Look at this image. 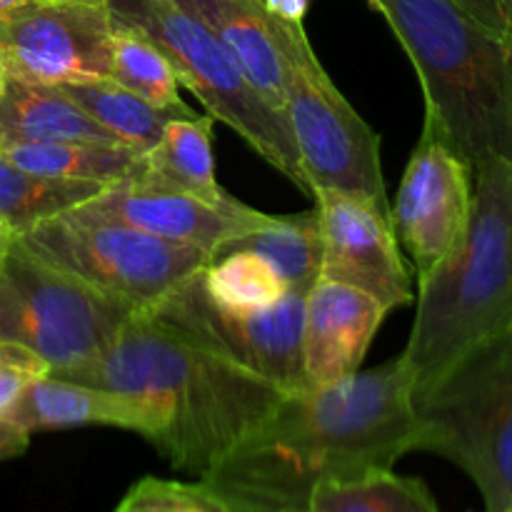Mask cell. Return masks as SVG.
Listing matches in <instances>:
<instances>
[{
    "mask_svg": "<svg viewBox=\"0 0 512 512\" xmlns=\"http://www.w3.org/2000/svg\"><path fill=\"white\" fill-rule=\"evenodd\" d=\"M415 380L403 353L293 390L203 478L235 512H290L325 480L393 470L413 453Z\"/></svg>",
    "mask_w": 512,
    "mask_h": 512,
    "instance_id": "obj_1",
    "label": "cell"
},
{
    "mask_svg": "<svg viewBox=\"0 0 512 512\" xmlns=\"http://www.w3.org/2000/svg\"><path fill=\"white\" fill-rule=\"evenodd\" d=\"M55 378L118 390L160 405L158 453L203 480L288 395L270 380L188 343L145 313L125 320L90 363Z\"/></svg>",
    "mask_w": 512,
    "mask_h": 512,
    "instance_id": "obj_2",
    "label": "cell"
},
{
    "mask_svg": "<svg viewBox=\"0 0 512 512\" xmlns=\"http://www.w3.org/2000/svg\"><path fill=\"white\" fill-rule=\"evenodd\" d=\"M408 53L425 95V120L473 168L512 163V45L453 0H368Z\"/></svg>",
    "mask_w": 512,
    "mask_h": 512,
    "instance_id": "obj_3",
    "label": "cell"
},
{
    "mask_svg": "<svg viewBox=\"0 0 512 512\" xmlns=\"http://www.w3.org/2000/svg\"><path fill=\"white\" fill-rule=\"evenodd\" d=\"M418 310L403 358L415 388L512 328V163L473 165V215L463 245L418 283Z\"/></svg>",
    "mask_w": 512,
    "mask_h": 512,
    "instance_id": "obj_4",
    "label": "cell"
},
{
    "mask_svg": "<svg viewBox=\"0 0 512 512\" xmlns=\"http://www.w3.org/2000/svg\"><path fill=\"white\" fill-rule=\"evenodd\" d=\"M413 450L458 465L485 512L512 503V328L413 390Z\"/></svg>",
    "mask_w": 512,
    "mask_h": 512,
    "instance_id": "obj_5",
    "label": "cell"
},
{
    "mask_svg": "<svg viewBox=\"0 0 512 512\" xmlns=\"http://www.w3.org/2000/svg\"><path fill=\"white\" fill-rule=\"evenodd\" d=\"M268 20L283 63L285 120L313 198L315 190H338L390 213L380 168V135L325 73L303 20L280 18L270 10Z\"/></svg>",
    "mask_w": 512,
    "mask_h": 512,
    "instance_id": "obj_6",
    "label": "cell"
},
{
    "mask_svg": "<svg viewBox=\"0 0 512 512\" xmlns=\"http://www.w3.org/2000/svg\"><path fill=\"white\" fill-rule=\"evenodd\" d=\"M110 13L143 30L173 63L180 85L193 90L208 115L233 128L265 163L313 198L288 123L255 90L223 43L175 0H108Z\"/></svg>",
    "mask_w": 512,
    "mask_h": 512,
    "instance_id": "obj_7",
    "label": "cell"
},
{
    "mask_svg": "<svg viewBox=\"0 0 512 512\" xmlns=\"http://www.w3.org/2000/svg\"><path fill=\"white\" fill-rule=\"evenodd\" d=\"M20 243L130 313H148L183 280L210 263L193 245L93 213L85 205L43 220Z\"/></svg>",
    "mask_w": 512,
    "mask_h": 512,
    "instance_id": "obj_8",
    "label": "cell"
},
{
    "mask_svg": "<svg viewBox=\"0 0 512 512\" xmlns=\"http://www.w3.org/2000/svg\"><path fill=\"white\" fill-rule=\"evenodd\" d=\"M128 308L10 240L0 255V343L20 345L65 375L98 358L118 335Z\"/></svg>",
    "mask_w": 512,
    "mask_h": 512,
    "instance_id": "obj_9",
    "label": "cell"
},
{
    "mask_svg": "<svg viewBox=\"0 0 512 512\" xmlns=\"http://www.w3.org/2000/svg\"><path fill=\"white\" fill-rule=\"evenodd\" d=\"M200 270L145 315L188 343L288 393L308 388L303 373V313L308 293L288 290L268 308H233L208 293Z\"/></svg>",
    "mask_w": 512,
    "mask_h": 512,
    "instance_id": "obj_10",
    "label": "cell"
},
{
    "mask_svg": "<svg viewBox=\"0 0 512 512\" xmlns=\"http://www.w3.org/2000/svg\"><path fill=\"white\" fill-rule=\"evenodd\" d=\"M108 0H23L0 13V75L33 85L110 78Z\"/></svg>",
    "mask_w": 512,
    "mask_h": 512,
    "instance_id": "obj_11",
    "label": "cell"
},
{
    "mask_svg": "<svg viewBox=\"0 0 512 512\" xmlns=\"http://www.w3.org/2000/svg\"><path fill=\"white\" fill-rule=\"evenodd\" d=\"M473 215V168L425 120L390 205L395 238L423 283L463 245Z\"/></svg>",
    "mask_w": 512,
    "mask_h": 512,
    "instance_id": "obj_12",
    "label": "cell"
},
{
    "mask_svg": "<svg viewBox=\"0 0 512 512\" xmlns=\"http://www.w3.org/2000/svg\"><path fill=\"white\" fill-rule=\"evenodd\" d=\"M313 200L323 233L320 278L363 290L388 313L413 303V275L403 260L390 213L338 190H315Z\"/></svg>",
    "mask_w": 512,
    "mask_h": 512,
    "instance_id": "obj_13",
    "label": "cell"
},
{
    "mask_svg": "<svg viewBox=\"0 0 512 512\" xmlns=\"http://www.w3.org/2000/svg\"><path fill=\"white\" fill-rule=\"evenodd\" d=\"M85 208L170 243L193 245L208 258L230 240L273 220V215L250 208L233 195L225 200H205L143 178L108 185L98 198L85 203Z\"/></svg>",
    "mask_w": 512,
    "mask_h": 512,
    "instance_id": "obj_14",
    "label": "cell"
},
{
    "mask_svg": "<svg viewBox=\"0 0 512 512\" xmlns=\"http://www.w3.org/2000/svg\"><path fill=\"white\" fill-rule=\"evenodd\" d=\"M388 310L350 285L320 278L305 295L303 373L308 388L358 373Z\"/></svg>",
    "mask_w": 512,
    "mask_h": 512,
    "instance_id": "obj_15",
    "label": "cell"
},
{
    "mask_svg": "<svg viewBox=\"0 0 512 512\" xmlns=\"http://www.w3.org/2000/svg\"><path fill=\"white\" fill-rule=\"evenodd\" d=\"M5 420L23 428L28 435L105 425V428L143 435L153 445L165 430V413L160 405L118 390L75 383L55 375H40L38 380H33Z\"/></svg>",
    "mask_w": 512,
    "mask_h": 512,
    "instance_id": "obj_16",
    "label": "cell"
},
{
    "mask_svg": "<svg viewBox=\"0 0 512 512\" xmlns=\"http://www.w3.org/2000/svg\"><path fill=\"white\" fill-rule=\"evenodd\" d=\"M228 48L250 83L285 118L283 63L260 0H175ZM288 123V120H285Z\"/></svg>",
    "mask_w": 512,
    "mask_h": 512,
    "instance_id": "obj_17",
    "label": "cell"
},
{
    "mask_svg": "<svg viewBox=\"0 0 512 512\" xmlns=\"http://www.w3.org/2000/svg\"><path fill=\"white\" fill-rule=\"evenodd\" d=\"M0 128L5 143H118L58 85L20 83L13 78H3L0 85Z\"/></svg>",
    "mask_w": 512,
    "mask_h": 512,
    "instance_id": "obj_18",
    "label": "cell"
},
{
    "mask_svg": "<svg viewBox=\"0 0 512 512\" xmlns=\"http://www.w3.org/2000/svg\"><path fill=\"white\" fill-rule=\"evenodd\" d=\"M213 115H188L165 125L158 143L143 153V165L133 178L168 185L205 200H225L215 175Z\"/></svg>",
    "mask_w": 512,
    "mask_h": 512,
    "instance_id": "obj_19",
    "label": "cell"
},
{
    "mask_svg": "<svg viewBox=\"0 0 512 512\" xmlns=\"http://www.w3.org/2000/svg\"><path fill=\"white\" fill-rule=\"evenodd\" d=\"M5 160L30 173L50 175L65 180L115 185L138 175L143 153L120 143H5L0 150Z\"/></svg>",
    "mask_w": 512,
    "mask_h": 512,
    "instance_id": "obj_20",
    "label": "cell"
},
{
    "mask_svg": "<svg viewBox=\"0 0 512 512\" xmlns=\"http://www.w3.org/2000/svg\"><path fill=\"white\" fill-rule=\"evenodd\" d=\"M233 250L260 255L273 265L290 290L308 293L320 280V265H323L318 208L298 215H273L268 225L230 240L215 255L233 253Z\"/></svg>",
    "mask_w": 512,
    "mask_h": 512,
    "instance_id": "obj_21",
    "label": "cell"
},
{
    "mask_svg": "<svg viewBox=\"0 0 512 512\" xmlns=\"http://www.w3.org/2000/svg\"><path fill=\"white\" fill-rule=\"evenodd\" d=\"M58 88L70 100H75L95 123L115 135L118 143L140 150V153L158 143L170 120L195 115L193 108H158L110 78L65 83Z\"/></svg>",
    "mask_w": 512,
    "mask_h": 512,
    "instance_id": "obj_22",
    "label": "cell"
},
{
    "mask_svg": "<svg viewBox=\"0 0 512 512\" xmlns=\"http://www.w3.org/2000/svg\"><path fill=\"white\" fill-rule=\"evenodd\" d=\"M105 185L30 173L0 155V225L10 238H20L43 220L90 203Z\"/></svg>",
    "mask_w": 512,
    "mask_h": 512,
    "instance_id": "obj_23",
    "label": "cell"
},
{
    "mask_svg": "<svg viewBox=\"0 0 512 512\" xmlns=\"http://www.w3.org/2000/svg\"><path fill=\"white\" fill-rule=\"evenodd\" d=\"M290 512H438V503L423 480L378 470L360 478L325 480Z\"/></svg>",
    "mask_w": 512,
    "mask_h": 512,
    "instance_id": "obj_24",
    "label": "cell"
},
{
    "mask_svg": "<svg viewBox=\"0 0 512 512\" xmlns=\"http://www.w3.org/2000/svg\"><path fill=\"white\" fill-rule=\"evenodd\" d=\"M110 80L133 90L158 108H188L180 98V80L168 55L140 28L113 15Z\"/></svg>",
    "mask_w": 512,
    "mask_h": 512,
    "instance_id": "obj_25",
    "label": "cell"
},
{
    "mask_svg": "<svg viewBox=\"0 0 512 512\" xmlns=\"http://www.w3.org/2000/svg\"><path fill=\"white\" fill-rule=\"evenodd\" d=\"M200 273L208 293L233 308H268L290 290L268 260L248 250L215 255Z\"/></svg>",
    "mask_w": 512,
    "mask_h": 512,
    "instance_id": "obj_26",
    "label": "cell"
},
{
    "mask_svg": "<svg viewBox=\"0 0 512 512\" xmlns=\"http://www.w3.org/2000/svg\"><path fill=\"white\" fill-rule=\"evenodd\" d=\"M115 512H235L203 480L180 483V480L143 478L128 490Z\"/></svg>",
    "mask_w": 512,
    "mask_h": 512,
    "instance_id": "obj_27",
    "label": "cell"
},
{
    "mask_svg": "<svg viewBox=\"0 0 512 512\" xmlns=\"http://www.w3.org/2000/svg\"><path fill=\"white\" fill-rule=\"evenodd\" d=\"M40 375H50V370L38 355L20 345L0 343V420L8 418L25 388Z\"/></svg>",
    "mask_w": 512,
    "mask_h": 512,
    "instance_id": "obj_28",
    "label": "cell"
},
{
    "mask_svg": "<svg viewBox=\"0 0 512 512\" xmlns=\"http://www.w3.org/2000/svg\"><path fill=\"white\" fill-rule=\"evenodd\" d=\"M453 3L493 33L512 38V0H453Z\"/></svg>",
    "mask_w": 512,
    "mask_h": 512,
    "instance_id": "obj_29",
    "label": "cell"
},
{
    "mask_svg": "<svg viewBox=\"0 0 512 512\" xmlns=\"http://www.w3.org/2000/svg\"><path fill=\"white\" fill-rule=\"evenodd\" d=\"M30 435L23 428L13 425L10 420H0V463L20 458L28 450Z\"/></svg>",
    "mask_w": 512,
    "mask_h": 512,
    "instance_id": "obj_30",
    "label": "cell"
},
{
    "mask_svg": "<svg viewBox=\"0 0 512 512\" xmlns=\"http://www.w3.org/2000/svg\"><path fill=\"white\" fill-rule=\"evenodd\" d=\"M260 3L265 10L288 20H303L305 10H308V0H260Z\"/></svg>",
    "mask_w": 512,
    "mask_h": 512,
    "instance_id": "obj_31",
    "label": "cell"
},
{
    "mask_svg": "<svg viewBox=\"0 0 512 512\" xmlns=\"http://www.w3.org/2000/svg\"><path fill=\"white\" fill-rule=\"evenodd\" d=\"M10 240H13V238H10V235L5 233L3 225H0V255L5 253V248H8V245H10Z\"/></svg>",
    "mask_w": 512,
    "mask_h": 512,
    "instance_id": "obj_32",
    "label": "cell"
},
{
    "mask_svg": "<svg viewBox=\"0 0 512 512\" xmlns=\"http://www.w3.org/2000/svg\"><path fill=\"white\" fill-rule=\"evenodd\" d=\"M18 3H23V0H0V13L8 8H13V5H18Z\"/></svg>",
    "mask_w": 512,
    "mask_h": 512,
    "instance_id": "obj_33",
    "label": "cell"
},
{
    "mask_svg": "<svg viewBox=\"0 0 512 512\" xmlns=\"http://www.w3.org/2000/svg\"><path fill=\"white\" fill-rule=\"evenodd\" d=\"M0 85H3V75H0ZM5 145V135H3V128H0V150H3Z\"/></svg>",
    "mask_w": 512,
    "mask_h": 512,
    "instance_id": "obj_34",
    "label": "cell"
},
{
    "mask_svg": "<svg viewBox=\"0 0 512 512\" xmlns=\"http://www.w3.org/2000/svg\"><path fill=\"white\" fill-rule=\"evenodd\" d=\"M505 512H512V503H510V508H508V510H505Z\"/></svg>",
    "mask_w": 512,
    "mask_h": 512,
    "instance_id": "obj_35",
    "label": "cell"
},
{
    "mask_svg": "<svg viewBox=\"0 0 512 512\" xmlns=\"http://www.w3.org/2000/svg\"><path fill=\"white\" fill-rule=\"evenodd\" d=\"M510 45H512V38H510Z\"/></svg>",
    "mask_w": 512,
    "mask_h": 512,
    "instance_id": "obj_36",
    "label": "cell"
}]
</instances>
